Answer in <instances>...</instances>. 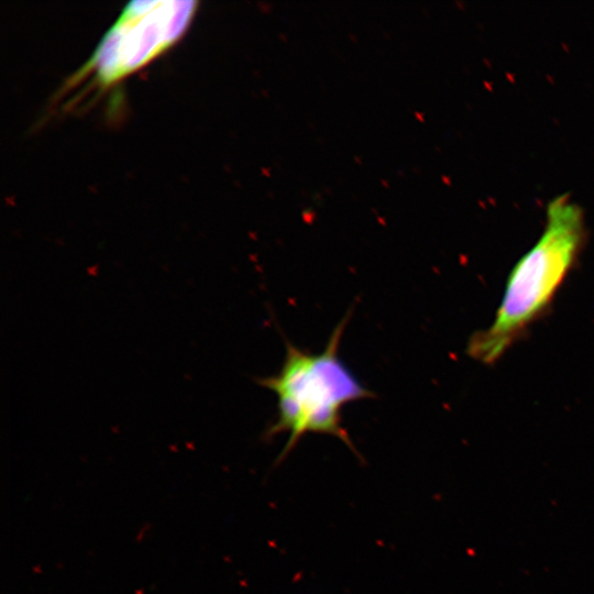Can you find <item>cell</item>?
<instances>
[{
    "label": "cell",
    "instance_id": "obj_3",
    "mask_svg": "<svg viewBox=\"0 0 594 594\" xmlns=\"http://www.w3.org/2000/svg\"><path fill=\"white\" fill-rule=\"evenodd\" d=\"M196 6V1L130 2L68 81L90 77L97 86L107 87L143 67L182 36Z\"/></svg>",
    "mask_w": 594,
    "mask_h": 594
},
{
    "label": "cell",
    "instance_id": "obj_2",
    "mask_svg": "<svg viewBox=\"0 0 594 594\" xmlns=\"http://www.w3.org/2000/svg\"><path fill=\"white\" fill-rule=\"evenodd\" d=\"M544 230L513 267L493 322L472 337L468 353L491 364L540 317L572 268L584 239L580 206L560 195L547 207Z\"/></svg>",
    "mask_w": 594,
    "mask_h": 594
},
{
    "label": "cell",
    "instance_id": "obj_1",
    "mask_svg": "<svg viewBox=\"0 0 594 594\" xmlns=\"http://www.w3.org/2000/svg\"><path fill=\"white\" fill-rule=\"evenodd\" d=\"M349 319L350 314L336 326L320 353L300 349L286 340L279 371L256 380L277 397V417L265 430L264 439L289 433L275 464L280 463L306 433L337 437L358 458L361 457L342 426L341 413L346 404L375 395L339 356Z\"/></svg>",
    "mask_w": 594,
    "mask_h": 594
}]
</instances>
